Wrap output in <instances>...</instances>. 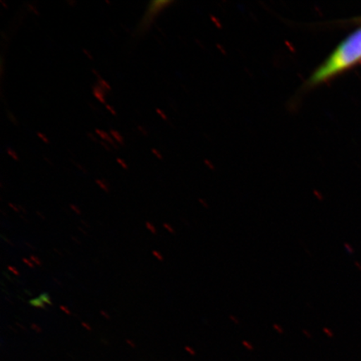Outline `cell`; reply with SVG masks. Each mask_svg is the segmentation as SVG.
Masks as SVG:
<instances>
[{
    "label": "cell",
    "mask_w": 361,
    "mask_h": 361,
    "mask_svg": "<svg viewBox=\"0 0 361 361\" xmlns=\"http://www.w3.org/2000/svg\"><path fill=\"white\" fill-rule=\"evenodd\" d=\"M361 63V26L341 40L306 80L304 88L314 89Z\"/></svg>",
    "instance_id": "obj_1"
},
{
    "label": "cell",
    "mask_w": 361,
    "mask_h": 361,
    "mask_svg": "<svg viewBox=\"0 0 361 361\" xmlns=\"http://www.w3.org/2000/svg\"><path fill=\"white\" fill-rule=\"evenodd\" d=\"M94 133L100 137L103 142H106L109 144L110 146L114 147L116 150H118L119 145L115 142V140L113 139L110 133H107L105 130L101 129H96Z\"/></svg>",
    "instance_id": "obj_2"
},
{
    "label": "cell",
    "mask_w": 361,
    "mask_h": 361,
    "mask_svg": "<svg viewBox=\"0 0 361 361\" xmlns=\"http://www.w3.org/2000/svg\"><path fill=\"white\" fill-rule=\"evenodd\" d=\"M92 93L94 98L97 99V101L100 102L102 104H106V92L100 87V85H99L98 84L93 85Z\"/></svg>",
    "instance_id": "obj_3"
},
{
    "label": "cell",
    "mask_w": 361,
    "mask_h": 361,
    "mask_svg": "<svg viewBox=\"0 0 361 361\" xmlns=\"http://www.w3.org/2000/svg\"><path fill=\"white\" fill-rule=\"evenodd\" d=\"M110 134L113 139L115 140V142L118 144V145L124 146L125 145V139L123 137V135H121L118 130L111 129Z\"/></svg>",
    "instance_id": "obj_4"
},
{
    "label": "cell",
    "mask_w": 361,
    "mask_h": 361,
    "mask_svg": "<svg viewBox=\"0 0 361 361\" xmlns=\"http://www.w3.org/2000/svg\"><path fill=\"white\" fill-rule=\"evenodd\" d=\"M29 304L31 306L35 307V308L42 309L44 310H48L47 305L44 303V302L39 299V298H35V299L30 300L29 301Z\"/></svg>",
    "instance_id": "obj_5"
},
{
    "label": "cell",
    "mask_w": 361,
    "mask_h": 361,
    "mask_svg": "<svg viewBox=\"0 0 361 361\" xmlns=\"http://www.w3.org/2000/svg\"><path fill=\"white\" fill-rule=\"evenodd\" d=\"M96 183L100 187L102 190L106 193H110V185L106 180L97 179Z\"/></svg>",
    "instance_id": "obj_6"
},
{
    "label": "cell",
    "mask_w": 361,
    "mask_h": 361,
    "mask_svg": "<svg viewBox=\"0 0 361 361\" xmlns=\"http://www.w3.org/2000/svg\"><path fill=\"white\" fill-rule=\"evenodd\" d=\"M97 84L100 85V87L105 90L106 92H111V87L109 83L107 82L106 80H104L103 78L98 79Z\"/></svg>",
    "instance_id": "obj_7"
},
{
    "label": "cell",
    "mask_w": 361,
    "mask_h": 361,
    "mask_svg": "<svg viewBox=\"0 0 361 361\" xmlns=\"http://www.w3.org/2000/svg\"><path fill=\"white\" fill-rule=\"evenodd\" d=\"M39 298L45 305H53L51 298L49 296L48 293H42Z\"/></svg>",
    "instance_id": "obj_8"
},
{
    "label": "cell",
    "mask_w": 361,
    "mask_h": 361,
    "mask_svg": "<svg viewBox=\"0 0 361 361\" xmlns=\"http://www.w3.org/2000/svg\"><path fill=\"white\" fill-rule=\"evenodd\" d=\"M6 152L8 156H10L13 161H18L20 160L19 156H18L17 152L13 150V149L11 147H7Z\"/></svg>",
    "instance_id": "obj_9"
},
{
    "label": "cell",
    "mask_w": 361,
    "mask_h": 361,
    "mask_svg": "<svg viewBox=\"0 0 361 361\" xmlns=\"http://www.w3.org/2000/svg\"><path fill=\"white\" fill-rule=\"evenodd\" d=\"M146 227L149 231H150L152 234H154V235H157V230L154 225H153L151 222H147Z\"/></svg>",
    "instance_id": "obj_10"
},
{
    "label": "cell",
    "mask_w": 361,
    "mask_h": 361,
    "mask_svg": "<svg viewBox=\"0 0 361 361\" xmlns=\"http://www.w3.org/2000/svg\"><path fill=\"white\" fill-rule=\"evenodd\" d=\"M116 161L117 164L121 166V168H123L124 170H128L129 166L123 159H121V158H117Z\"/></svg>",
    "instance_id": "obj_11"
},
{
    "label": "cell",
    "mask_w": 361,
    "mask_h": 361,
    "mask_svg": "<svg viewBox=\"0 0 361 361\" xmlns=\"http://www.w3.org/2000/svg\"><path fill=\"white\" fill-rule=\"evenodd\" d=\"M37 137L45 144H49V139L42 133H37Z\"/></svg>",
    "instance_id": "obj_12"
},
{
    "label": "cell",
    "mask_w": 361,
    "mask_h": 361,
    "mask_svg": "<svg viewBox=\"0 0 361 361\" xmlns=\"http://www.w3.org/2000/svg\"><path fill=\"white\" fill-rule=\"evenodd\" d=\"M30 259L31 261L33 262V263L38 266H42V261L40 260L37 256L35 255H30Z\"/></svg>",
    "instance_id": "obj_13"
},
{
    "label": "cell",
    "mask_w": 361,
    "mask_h": 361,
    "mask_svg": "<svg viewBox=\"0 0 361 361\" xmlns=\"http://www.w3.org/2000/svg\"><path fill=\"white\" fill-rule=\"evenodd\" d=\"M152 255L153 256L155 257V258L158 260V261H161V262H164V257L162 256V255L161 254L160 252H158L157 250H153L152 251Z\"/></svg>",
    "instance_id": "obj_14"
},
{
    "label": "cell",
    "mask_w": 361,
    "mask_h": 361,
    "mask_svg": "<svg viewBox=\"0 0 361 361\" xmlns=\"http://www.w3.org/2000/svg\"><path fill=\"white\" fill-rule=\"evenodd\" d=\"M242 344H243V346L245 347V348L247 350H250V351H254L255 350L254 345H252L250 341H243L242 342Z\"/></svg>",
    "instance_id": "obj_15"
},
{
    "label": "cell",
    "mask_w": 361,
    "mask_h": 361,
    "mask_svg": "<svg viewBox=\"0 0 361 361\" xmlns=\"http://www.w3.org/2000/svg\"><path fill=\"white\" fill-rule=\"evenodd\" d=\"M71 209L74 212L76 215L82 214V212H81L80 207L75 204H70Z\"/></svg>",
    "instance_id": "obj_16"
},
{
    "label": "cell",
    "mask_w": 361,
    "mask_h": 361,
    "mask_svg": "<svg viewBox=\"0 0 361 361\" xmlns=\"http://www.w3.org/2000/svg\"><path fill=\"white\" fill-rule=\"evenodd\" d=\"M164 228L166 230H168V232H169L170 233H171V234H176V230L174 229V228L173 227V226L170 225L169 224H168V223H164Z\"/></svg>",
    "instance_id": "obj_17"
},
{
    "label": "cell",
    "mask_w": 361,
    "mask_h": 361,
    "mask_svg": "<svg viewBox=\"0 0 361 361\" xmlns=\"http://www.w3.org/2000/svg\"><path fill=\"white\" fill-rule=\"evenodd\" d=\"M273 328L275 331L278 332L279 335H283L284 331L282 326H279L278 324H273Z\"/></svg>",
    "instance_id": "obj_18"
},
{
    "label": "cell",
    "mask_w": 361,
    "mask_h": 361,
    "mask_svg": "<svg viewBox=\"0 0 361 361\" xmlns=\"http://www.w3.org/2000/svg\"><path fill=\"white\" fill-rule=\"evenodd\" d=\"M106 110L108 111H109L111 115L115 116L117 115V112L115 110V108L113 107L112 106L109 105V104H106Z\"/></svg>",
    "instance_id": "obj_19"
},
{
    "label": "cell",
    "mask_w": 361,
    "mask_h": 361,
    "mask_svg": "<svg viewBox=\"0 0 361 361\" xmlns=\"http://www.w3.org/2000/svg\"><path fill=\"white\" fill-rule=\"evenodd\" d=\"M83 53L85 54V56H87L90 61L94 60V56H92V52L89 51V49H82Z\"/></svg>",
    "instance_id": "obj_20"
},
{
    "label": "cell",
    "mask_w": 361,
    "mask_h": 361,
    "mask_svg": "<svg viewBox=\"0 0 361 361\" xmlns=\"http://www.w3.org/2000/svg\"><path fill=\"white\" fill-rule=\"evenodd\" d=\"M8 271H11V272L13 274H15L16 275V276H20V274L19 272V271L17 270L16 268L15 267H12V266H8Z\"/></svg>",
    "instance_id": "obj_21"
},
{
    "label": "cell",
    "mask_w": 361,
    "mask_h": 361,
    "mask_svg": "<svg viewBox=\"0 0 361 361\" xmlns=\"http://www.w3.org/2000/svg\"><path fill=\"white\" fill-rule=\"evenodd\" d=\"M22 261L24 262V263L29 266L30 269H35V264L32 261L27 259L26 258H23Z\"/></svg>",
    "instance_id": "obj_22"
},
{
    "label": "cell",
    "mask_w": 361,
    "mask_h": 361,
    "mask_svg": "<svg viewBox=\"0 0 361 361\" xmlns=\"http://www.w3.org/2000/svg\"><path fill=\"white\" fill-rule=\"evenodd\" d=\"M152 152L153 155H154L157 158H158V159H161V160L162 159V156H161V153L159 152V151L157 150V149L152 148Z\"/></svg>",
    "instance_id": "obj_23"
},
{
    "label": "cell",
    "mask_w": 361,
    "mask_h": 361,
    "mask_svg": "<svg viewBox=\"0 0 361 361\" xmlns=\"http://www.w3.org/2000/svg\"><path fill=\"white\" fill-rule=\"evenodd\" d=\"M8 206L10 207L11 209L16 212V213H20V211L18 205L13 204L12 202H8Z\"/></svg>",
    "instance_id": "obj_24"
},
{
    "label": "cell",
    "mask_w": 361,
    "mask_h": 361,
    "mask_svg": "<svg viewBox=\"0 0 361 361\" xmlns=\"http://www.w3.org/2000/svg\"><path fill=\"white\" fill-rule=\"evenodd\" d=\"M31 329H34V331L35 332H37V333H42V329L40 328L38 324H31V326H30Z\"/></svg>",
    "instance_id": "obj_25"
},
{
    "label": "cell",
    "mask_w": 361,
    "mask_h": 361,
    "mask_svg": "<svg viewBox=\"0 0 361 361\" xmlns=\"http://www.w3.org/2000/svg\"><path fill=\"white\" fill-rule=\"evenodd\" d=\"M137 129H138L139 132L141 133V134H142L143 135H145V137H147V135H148L147 130L144 128L143 126H138Z\"/></svg>",
    "instance_id": "obj_26"
},
{
    "label": "cell",
    "mask_w": 361,
    "mask_h": 361,
    "mask_svg": "<svg viewBox=\"0 0 361 361\" xmlns=\"http://www.w3.org/2000/svg\"><path fill=\"white\" fill-rule=\"evenodd\" d=\"M101 144V145L106 149V151L108 152H111V146L109 145V144L106 143V142H103V141H101L100 142H99Z\"/></svg>",
    "instance_id": "obj_27"
},
{
    "label": "cell",
    "mask_w": 361,
    "mask_h": 361,
    "mask_svg": "<svg viewBox=\"0 0 361 361\" xmlns=\"http://www.w3.org/2000/svg\"><path fill=\"white\" fill-rule=\"evenodd\" d=\"M8 118H10V120L12 121V123L13 124H16L17 125L18 124V121H17V119H16V117L15 116H13V114H12L11 112H8Z\"/></svg>",
    "instance_id": "obj_28"
},
{
    "label": "cell",
    "mask_w": 361,
    "mask_h": 361,
    "mask_svg": "<svg viewBox=\"0 0 361 361\" xmlns=\"http://www.w3.org/2000/svg\"><path fill=\"white\" fill-rule=\"evenodd\" d=\"M60 309L63 311V312H65L68 315L72 314L71 311L69 309H68L67 307H66L64 305H61Z\"/></svg>",
    "instance_id": "obj_29"
},
{
    "label": "cell",
    "mask_w": 361,
    "mask_h": 361,
    "mask_svg": "<svg viewBox=\"0 0 361 361\" xmlns=\"http://www.w3.org/2000/svg\"><path fill=\"white\" fill-rule=\"evenodd\" d=\"M87 137L92 140V142H98V139L96 137V135H94V134L93 133H87Z\"/></svg>",
    "instance_id": "obj_30"
},
{
    "label": "cell",
    "mask_w": 361,
    "mask_h": 361,
    "mask_svg": "<svg viewBox=\"0 0 361 361\" xmlns=\"http://www.w3.org/2000/svg\"><path fill=\"white\" fill-rule=\"evenodd\" d=\"M185 350H186L188 352V353L190 354L191 355H196L195 350L192 349L191 347L186 346V347H185Z\"/></svg>",
    "instance_id": "obj_31"
},
{
    "label": "cell",
    "mask_w": 361,
    "mask_h": 361,
    "mask_svg": "<svg viewBox=\"0 0 361 361\" xmlns=\"http://www.w3.org/2000/svg\"><path fill=\"white\" fill-rule=\"evenodd\" d=\"M1 238L4 239V241H6L7 243H8V245H11V246H13V247H15V246H16V245H15V243H13L11 240V239H8V238L4 237V234H2Z\"/></svg>",
    "instance_id": "obj_32"
},
{
    "label": "cell",
    "mask_w": 361,
    "mask_h": 361,
    "mask_svg": "<svg viewBox=\"0 0 361 361\" xmlns=\"http://www.w3.org/2000/svg\"><path fill=\"white\" fill-rule=\"evenodd\" d=\"M229 319H231L232 322H233L234 324H239V323H240V322H239V320L236 317V316H234L233 314L229 316Z\"/></svg>",
    "instance_id": "obj_33"
},
{
    "label": "cell",
    "mask_w": 361,
    "mask_h": 361,
    "mask_svg": "<svg viewBox=\"0 0 361 361\" xmlns=\"http://www.w3.org/2000/svg\"><path fill=\"white\" fill-rule=\"evenodd\" d=\"M81 326H82L85 329H87L88 331H92V326H90V324L87 323L82 322L81 323Z\"/></svg>",
    "instance_id": "obj_34"
},
{
    "label": "cell",
    "mask_w": 361,
    "mask_h": 361,
    "mask_svg": "<svg viewBox=\"0 0 361 361\" xmlns=\"http://www.w3.org/2000/svg\"><path fill=\"white\" fill-rule=\"evenodd\" d=\"M101 314L103 316L104 318H105L106 319H111L109 314L106 312V311L101 310Z\"/></svg>",
    "instance_id": "obj_35"
},
{
    "label": "cell",
    "mask_w": 361,
    "mask_h": 361,
    "mask_svg": "<svg viewBox=\"0 0 361 361\" xmlns=\"http://www.w3.org/2000/svg\"><path fill=\"white\" fill-rule=\"evenodd\" d=\"M29 8H30V11L34 12V13H35L36 16H39V12L37 10H36V8L34 6H30V4Z\"/></svg>",
    "instance_id": "obj_36"
},
{
    "label": "cell",
    "mask_w": 361,
    "mask_h": 361,
    "mask_svg": "<svg viewBox=\"0 0 361 361\" xmlns=\"http://www.w3.org/2000/svg\"><path fill=\"white\" fill-rule=\"evenodd\" d=\"M157 113L158 115H159L162 119H166V116L164 114V112L162 111L161 109H157Z\"/></svg>",
    "instance_id": "obj_37"
},
{
    "label": "cell",
    "mask_w": 361,
    "mask_h": 361,
    "mask_svg": "<svg viewBox=\"0 0 361 361\" xmlns=\"http://www.w3.org/2000/svg\"><path fill=\"white\" fill-rule=\"evenodd\" d=\"M18 207H19L20 211L21 212L22 214H28V211H27L24 207L21 205H18Z\"/></svg>",
    "instance_id": "obj_38"
},
{
    "label": "cell",
    "mask_w": 361,
    "mask_h": 361,
    "mask_svg": "<svg viewBox=\"0 0 361 361\" xmlns=\"http://www.w3.org/2000/svg\"><path fill=\"white\" fill-rule=\"evenodd\" d=\"M92 73L97 76V80L102 78V75H100V73H99V72L97 70L92 69Z\"/></svg>",
    "instance_id": "obj_39"
},
{
    "label": "cell",
    "mask_w": 361,
    "mask_h": 361,
    "mask_svg": "<svg viewBox=\"0 0 361 361\" xmlns=\"http://www.w3.org/2000/svg\"><path fill=\"white\" fill-rule=\"evenodd\" d=\"M67 4H69L71 7H75L76 6L75 0H68Z\"/></svg>",
    "instance_id": "obj_40"
},
{
    "label": "cell",
    "mask_w": 361,
    "mask_h": 361,
    "mask_svg": "<svg viewBox=\"0 0 361 361\" xmlns=\"http://www.w3.org/2000/svg\"><path fill=\"white\" fill-rule=\"evenodd\" d=\"M36 214L39 216V219H42V220H45V216L44 215L42 212L37 211L36 212Z\"/></svg>",
    "instance_id": "obj_41"
},
{
    "label": "cell",
    "mask_w": 361,
    "mask_h": 361,
    "mask_svg": "<svg viewBox=\"0 0 361 361\" xmlns=\"http://www.w3.org/2000/svg\"><path fill=\"white\" fill-rule=\"evenodd\" d=\"M126 343H128V344L130 346V347H133V348H135V347H137V345H135L134 341H130V340H126Z\"/></svg>",
    "instance_id": "obj_42"
},
{
    "label": "cell",
    "mask_w": 361,
    "mask_h": 361,
    "mask_svg": "<svg viewBox=\"0 0 361 361\" xmlns=\"http://www.w3.org/2000/svg\"><path fill=\"white\" fill-rule=\"evenodd\" d=\"M303 332L304 335L307 337V338H312V336H311V333L310 331H307L306 329H303Z\"/></svg>",
    "instance_id": "obj_43"
},
{
    "label": "cell",
    "mask_w": 361,
    "mask_h": 361,
    "mask_svg": "<svg viewBox=\"0 0 361 361\" xmlns=\"http://www.w3.org/2000/svg\"><path fill=\"white\" fill-rule=\"evenodd\" d=\"M25 245L28 246L30 248V250H36L35 247L33 246L32 245H30V243L29 242H25Z\"/></svg>",
    "instance_id": "obj_44"
},
{
    "label": "cell",
    "mask_w": 361,
    "mask_h": 361,
    "mask_svg": "<svg viewBox=\"0 0 361 361\" xmlns=\"http://www.w3.org/2000/svg\"><path fill=\"white\" fill-rule=\"evenodd\" d=\"M76 166H78V169H79L80 170L82 171H83V173H87V170H85V169H83V168H84V166H81V165H79V164H76Z\"/></svg>",
    "instance_id": "obj_45"
},
{
    "label": "cell",
    "mask_w": 361,
    "mask_h": 361,
    "mask_svg": "<svg viewBox=\"0 0 361 361\" xmlns=\"http://www.w3.org/2000/svg\"><path fill=\"white\" fill-rule=\"evenodd\" d=\"M80 223L82 224L84 226H85V227H87L88 228H90V225L87 222H85V220H80Z\"/></svg>",
    "instance_id": "obj_46"
},
{
    "label": "cell",
    "mask_w": 361,
    "mask_h": 361,
    "mask_svg": "<svg viewBox=\"0 0 361 361\" xmlns=\"http://www.w3.org/2000/svg\"><path fill=\"white\" fill-rule=\"evenodd\" d=\"M53 281H55V283L56 284H58L59 286H63L62 283L60 281H59V279H57L56 278H54Z\"/></svg>",
    "instance_id": "obj_47"
},
{
    "label": "cell",
    "mask_w": 361,
    "mask_h": 361,
    "mask_svg": "<svg viewBox=\"0 0 361 361\" xmlns=\"http://www.w3.org/2000/svg\"><path fill=\"white\" fill-rule=\"evenodd\" d=\"M78 229H79V231H80L81 233H82L84 234V235H85V236L88 235V233L87 232H85L82 228L78 227Z\"/></svg>",
    "instance_id": "obj_48"
},
{
    "label": "cell",
    "mask_w": 361,
    "mask_h": 361,
    "mask_svg": "<svg viewBox=\"0 0 361 361\" xmlns=\"http://www.w3.org/2000/svg\"><path fill=\"white\" fill-rule=\"evenodd\" d=\"M72 240L75 241V243H78V245H80V242L78 238L72 237Z\"/></svg>",
    "instance_id": "obj_49"
},
{
    "label": "cell",
    "mask_w": 361,
    "mask_h": 361,
    "mask_svg": "<svg viewBox=\"0 0 361 361\" xmlns=\"http://www.w3.org/2000/svg\"><path fill=\"white\" fill-rule=\"evenodd\" d=\"M16 324L18 326H19L22 329H24V331H27V329L24 326H23V324L18 323V322L16 323Z\"/></svg>",
    "instance_id": "obj_50"
},
{
    "label": "cell",
    "mask_w": 361,
    "mask_h": 361,
    "mask_svg": "<svg viewBox=\"0 0 361 361\" xmlns=\"http://www.w3.org/2000/svg\"><path fill=\"white\" fill-rule=\"evenodd\" d=\"M44 160H45V161H48L49 164L53 165V162H52V161H51V159H49V158H48V157H44Z\"/></svg>",
    "instance_id": "obj_51"
},
{
    "label": "cell",
    "mask_w": 361,
    "mask_h": 361,
    "mask_svg": "<svg viewBox=\"0 0 361 361\" xmlns=\"http://www.w3.org/2000/svg\"><path fill=\"white\" fill-rule=\"evenodd\" d=\"M6 300L8 302V303L11 304L12 305H15V303H13L12 300L8 299V298H6Z\"/></svg>",
    "instance_id": "obj_52"
},
{
    "label": "cell",
    "mask_w": 361,
    "mask_h": 361,
    "mask_svg": "<svg viewBox=\"0 0 361 361\" xmlns=\"http://www.w3.org/2000/svg\"><path fill=\"white\" fill-rule=\"evenodd\" d=\"M20 218L25 221V223H28L29 224V220L28 219H26L25 218H24V216H23L21 214L20 215Z\"/></svg>",
    "instance_id": "obj_53"
},
{
    "label": "cell",
    "mask_w": 361,
    "mask_h": 361,
    "mask_svg": "<svg viewBox=\"0 0 361 361\" xmlns=\"http://www.w3.org/2000/svg\"><path fill=\"white\" fill-rule=\"evenodd\" d=\"M54 250H55L59 255L63 256L62 252L56 250V248H54Z\"/></svg>",
    "instance_id": "obj_54"
},
{
    "label": "cell",
    "mask_w": 361,
    "mask_h": 361,
    "mask_svg": "<svg viewBox=\"0 0 361 361\" xmlns=\"http://www.w3.org/2000/svg\"><path fill=\"white\" fill-rule=\"evenodd\" d=\"M25 292L26 293H28V295H30V296H33V293H30V291L26 290H25Z\"/></svg>",
    "instance_id": "obj_55"
},
{
    "label": "cell",
    "mask_w": 361,
    "mask_h": 361,
    "mask_svg": "<svg viewBox=\"0 0 361 361\" xmlns=\"http://www.w3.org/2000/svg\"><path fill=\"white\" fill-rule=\"evenodd\" d=\"M0 3H1V4H3V6H4V8H8V6H6V4H4V1H2V0H1V1H0Z\"/></svg>",
    "instance_id": "obj_56"
},
{
    "label": "cell",
    "mask_w": 361,
    "mask_h": 361,
    "mask_svg": "<svg viewBox=\"0 0 361 361\" xmlns=\"http://www.w3.org/2000/svg\"><path fill=\"white\" fill-rule=\"evenodd\" d=\"M18 298H19V299L21 300L23 302H26L25 300L23 299L22 297L18 296Z\"/></svg>",
    "instance_id": "obj_57"
}]
</instances>
